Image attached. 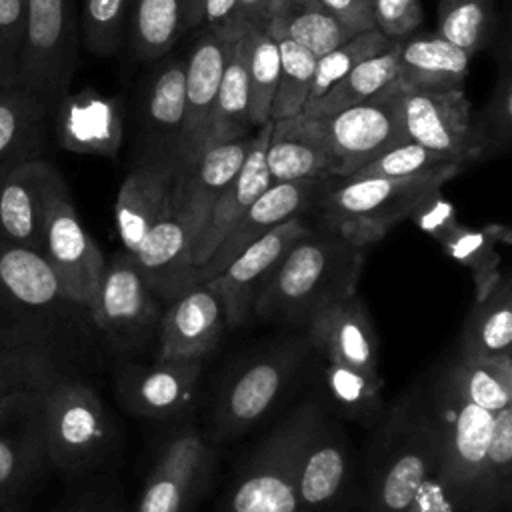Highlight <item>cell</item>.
I'll list each match as a JSON object with an SVG mask.
<instances>
[{"label":"cell","instance_id":"6da1fadb","mask_svg":"<svg viewBox=\"0 0 512 512\" xmlns=\"http://www.w3.org/2000/svg\"><path fill=\"white\" fill-rule=\"evenodd\" d=\"M92 332L88 310L64 294L42 252L0 236V334L46 350L72 372Z\"/></svg>","mask_w":512,"mask_h":512},{"label":"cell","instance_id":"7a4b0ae2","mask_svg":"<svg viewBox=\"0 0 512 512\" xmlns=\"http://www.w3.org/2000/svg\"><path fill=\"white\" fill-rule=\"evenodd\" d=\"M362 266V246L324 226L308 230L266 280L254 314L268 322L306 326L324 306L356 294Z\"/></svg>","mask_w":512,"mask_h":512},{"label":"cell","instance_id":"3957f363","mask_svg":"<svg viewBox=\"0 0 512 512\" xmlns=\"http://www.w3.org/2000/svg\"><path fill=\"white\" fill-rule=\"evenodd\" d=\"M438 472V430L428 388L416 382L376 422L366 458L368 512H404Z\"/></svg>","mask_w":512,"mask_h":512},{"label":"cell","instance_id":"277c9868","mask_svg":"<svg viewBox=\"0 0 512 512\" xmlns=\"http://www.w3.org/2000/svg\"><path fill=\"white\" fill-rule=\"evenodd\" d=\"M458 172L462 166L406 178H338L336 186H324L316 204L324 228L366 248L398 222L410 220L418 204Z\"/></svg>","mask_w":512,"mask_h":512},{"label":"cell","instance_id":"5b68a950","mask_svg":"<svg viewBox=\"0 0 512 512\" xmlns=\"http://www.w3.org/2000/svg\"><path fill=\"white\" fill-rule=\"evenodd\" d=\"M312 352L308 336L270 342L222 380L214 404L212 442L232 440L258 424L294 386Z\"/></svg>","mask_w":512,"mask_h":512},{"label":"cell","instance_id":"8992f818","mask_svg":"<svg viewBox=\"0 0 512 512\" xmlns=\"http://www.w3.org/2000/svg\"><path fill=\"white\" fill-rule=\"evenodd\" d=\"M38 414L50 466L80 474L106 458L112 446L110 416L98 392L72 372H58L46 382Z\"/></svg>","mask_w":512,"mask_h":512},{"label":"cell","instance_id":"52a82bcc","mask_svg":"<svg viewBox=\"0 0 512 512\" xmlns=\"http://www.w3.org/2000/svg\"><path fill=\"white\" fill-rule=\"evenodd\" d=\"M78 60L74 0H26L18 86L52 114L68 94Z\"/></svg>","mask_w":512,"mask_h":512},{"label":"cell","instance_id":"ba28073f","mask_svg":"<svg viewBox=\"0 0 512 512\" xmlns=\"http://www.w3.org/2000/svg\"><path fill=\"white\" fill-rule=\"evenodd\" d=\"M438 430V478L448 488L456 512H466L484 464L494 414L466 400L440 372L428 388Z\"/></svg>","mask_w":512,"mask_h":512},{"label":"cell","instance_id":"9c48e42d","mask_svg":"<svg viewBox=\"0 0 512 512\" xmlns=\"http://www.w3.org/2000/svg\"><path fill=\"white\" fill-rule=\"evenodd\" d=\"M294 412V474L302 512H340L352 480L346 436L318 402H304Z\"/></svg>","mask_w":512,"mask_h":512},{"label":"cell","instance_id":"30bf717a","mask_svg":"<svg viewBox=\"0 0 512 512\" xmlns=\"http://www.w3.org/2000/svg\"><path fill=\"white\" fill-rule=\"evenodd\" d=\"M40 252L52 266L64 294L74 304L90 310L106 258L84 228L68 184L58 170H54L48 188Z\"/></svg>","mask_w":512,"mask_h":512},{"label":"cell","instance_id":"8fae6325","mask_svg":"<svg viewBox=\"0 0 512 512\" xmlns=\"http://www.w3.org/2000/svg\"><path fill=\"white\" fill-rule=\"evenodd\" d=\"M88 314L94 330L118 352L146 348L162 316L160 300L124 250L106 260Z\"/></svg>","mask_w":512,"mask_h":512},{"label":"cell","instance_id":"7c38bea8","mask_svg":"<svg viewBox=\"0 0 512 512\" xmlns=\"http://www.w3.org/2000/svg\"><path fill=\"white\" fill-rule=\"evenodd\" d=\"M402 84L384 90L330 116H318L336 162L334 178H346L384 150L408 140L402 124Z\"/></svg>","mask_w":512,"mask_h":512},{"label":"cell","instance_id":"4fadbf2b","mask_svg":"<svg viewBox=\"0 0 512 512\" xmlns=\"http://www.w3.org/2000/svg\"><path fill=\"white\" fill-rule=\"evenodd\" d=\"M402 124L408 140L454 156L464 164L476 162L488 152L484 138L472 122V108L462 88H404Z\"/></svg>","mask_w":512,"mask_h":512},{"label":"cell","instance_id":"5bb4252c","mask_svg":"<svg viewBox=\"0 0 512 512\" xmlns=\"http://www.w3.org/2000/svg\"><path fill=\"white\" fill-rule=\"evenodd\" d=\"M296 412L282 420L240 470L226 512H302L294 474Z\"/></svg>","mask_w":512,"mask_h":512},{"label":"cell","instance_id":"9a60e30c","mask_svg":"<svg viewBox=\"0 0 512 512\" xmlns=\"http://www.w3.org/2000/svg\"><path fill=\"white\" fill-rule=\"evenodd\" d=\"M248 30H206L188 56L184 72V124L176 154L178 170L194 162L196 156L208 146L210 118L224 68L236 42Z\"/></svg>","mask_w":512,"mask_h":512},{"label":"cell","instance_id":"2e32d148","mask_svg":"<svg viewBox=\"0 0 512 512\" xmlns=\"http://www.w3.org/2000/svg\"><path fill=\"white\" fill-rule=\"evenodd\" d=\"M308 230L310 226L302 216H294L278 224L268 234L246 246L222 272L206 282L222 302L226 328H238L254 314L256 298L266 280L272 276L292 244Z\"/></svg>","mask_w":512,"mask_h":512},{"label":"cell","instance_id":"e0dca14e","mask_svg":"<svg viewBox=\"0 0 512 512\" xmlns=\"http://www.w3.org/2000/svg\"><path fill=\"white\" fill-rule=\"evenodd\" d=\"M212 462V446L186 424L162 446L134 512H186L204 484Z\"/></svg>","mask_w":512,"mask_h":512},{"label":"cell","instance_id":"ac0fdd59","mask_svg":"<svg viewBox=\"0 0 512 512\" xmlns=\"http://www.w3.org/2000/svg\"><path fill=\"white\" fill-rule=\"evenodd\" d=\"M202 360L156 358L152 364L126 362L116 372V394L124 410L144 418H172L196 396Z\"/></svg>","mask_w":512,"mask_h":512},{"label":"cell","instance_id":"d6986e66","mask_svg":"<svg viewBox=\"0 0 512 512\" xmlns=\"http://www.w3.org/2000/svg\"><path fill=\"white\" fill-rule=\"evenodd\" d=\"M324 180L272 182L240 216V220L222 238L212 256L196 268V284L208 282L222 272L246 246L268 234L278 224L304 216L320 198Z\"/></svg>","mask_w":512,"mask_h":512},{"label":"cell","instance_id":"ffe728a7","mask_svg":"<svg viewBox=\"0 0 512 512\" xmlns=\"http://www.w3.org/2000/svg\"><path fill=\"white\" fill-rule=\"evenodd\" d=\"M194 242L192 224L168 206L132 254L138 272L160 302H172L196 284Z\"/></svg>","mask_w":512,"mask_h":512},{"label":"cell","instance_id":"44dd1931","mask_svg":"<svg viewBox=\"0 0 512 512\" xmlns=\"http://www.w3.org/2000/svg\"><path fill=\"white\" fill-rule=\"evenodd\" d=\"M306 336L324 360L378 374V338L358 294L318 310L306 324Z\"/></svg>","mask_w":512,"mask_h":512},{"label":"cell","instance_id":"7402d4cb","mask_svg":"<svg viewBox=\"0 0 512 512\" xmlns=\"http://www.w3.org/2000/svg\"><path fill=\"white\" fill-rule=\"evenodd\" d=\"M58 146L86 156L112 158L124 136L122 104L92 88L68 92L52 110Z\"/></svg>","mask_w":512,"mask_h":512},{"label":"cell","instance_id":"603a6c76","mask_svg":"<svg viewBox=\"0 0 512 512\" xmlns=\"http://www.w3.org/2000/svg\"><path fill=\"white\" fill-rule=\"evenodd\" d=\"M168 304L158 322L156 358L204 360L226 328L220 298L206 282H198Z\"/></svg>","mask_w":512,"mask_h":512},{"label":"cell","instance_id":"cb8c5ba5","mask_svg":"<svg viewBox=\"0 0 512 512\" xmlns=\"http://www.w3.org/2000/svg\"><path fill=\"white\" fill-rule=\"evenodd\" d=\"M252 138L254 136H242L230 142L212 144L204 148L194 162L176 172L168 206L192 224L196 238L214 200L242 168Z\"/></svg>","mask_w":512,"mask_h":512},{"label":"cell","instance_id":"d4e9b609","mask_svg":"<svg viewBox=\"0 0 512 512\" xmlns=\"http://www.w3.org/2000/svg\"><path fill=\"white\" fill-rule=\"evenodd\" d=\"M266 168L272 182L326 180L334 176L336 162L328 148L318 116L300 112L272 120L266 146Z\"/></svg>","mask_w":512,"mask_h":512},{"label":"cell","instance_id":"484cf974","mask_svg":"<svg viewBox=\"0 0 512 512\" xmlns=\"http://www.w3.org/2000/svg\"><path fill=\"white\" fill-rule=\"evenodd\" d=\"M272 132V120L258 126L252 138L248 156L238 174L214 200L206 222L194 242V266L200 268L212 252L218 248L222 238L250 208V204L272 184L266 168V146Z\"/></svg>","mask_w":512,"mask_h":512},{"label":"cell","instance_id":"4316f807","mask_svg":"<svg viewBox=\"0 0 512 512\" xmlns=\"http://www.w3.org/2000/svg\"><path fill=\"white\" fill-rule=\"evenodd\" d=\"M54 170L50 162L36 158L18 164L0 180V236L4 240L40 252Z\"/></svg>","mask_w":512,"mask_h":512},{"label":"cell","instance_id":"83f0119b","mask_svg":"<svg viewBox=\"0 0 512 512\" xmlns=\"http://www.w3.org/2000/svg\"><path fill=\"white\" fill-rule=\"evenodd\" d=\"M176 172V166L138 162L124 176L114 204V218L122 250L130 256L166 212Z\"/></svg>","mask_w":512,"mask_h":512},{"label":"cell","instance_id":"f1b7e54d","mask_svg":"<svg viewBox=\"0 0 512 512\" xmlns=\"http://www.w3.org/2000/svg\"><path fill=\"white\" fill-rule=\"evenodd\" d=\"M184 72L186 60H172L162 66L144 98V128L140 162L176 166L178 144L184 124ZM178 170V168H176Z\"/></svg>","mask_w":512,"mask_h":512},{"label":"cell","instance_id":"f546056e","mask_svg":"<svg viewBox=\"0 0 512 512\" xmlns=\"http://www.w3.org/2000/svg\"><path fill=\"white\" fill-rule=\"evenodd\" d=\"M470 58L466 50L438 34L406 38L398 50L396 82L416 90L462 88L468 78Z\"/></svg>","mask_w":512,"mask_h":512},{"label":"cell","instance_id":"4dcf8cb0","mask_svg":"<svg viewBox=\"0 0 512 512\" xmlns=\"http://www.w3.org/2000/svg\"><path fill=\"white\" fill-rule=\"evenodd\" d=\"M48 464L36 400L0 422V504L28 488Z\"/></svg>","mask_w":512,"mask_h":512},{"label":"cell","instance_id":"1f68e13d","mask_svg":"<svg viewBox=\"0 0 512 512\" xmlns=\"http://www.w3.org/2000/svg\"><path fill=\"white\" fill-rule=\"evenodd\" d=\"M48 116L22 86L0 88V180L18 164L42 158Z\"/></svg>","mask_w":512,"mask_h":512},{"label":"cell","instance_id":"d6a6232c","mask_svg":"<svg viewBox=\"0 0 512 512\" xmlns=\"http://www.w3.org/2000/svg\"><path fill=\"white\" fill-rule=\"evenodd\" d=\"M436 242L442 246L450 260L470 272L474 284V300H478L484 298L504 274L498 246L510 244V228L500 224L472 228L456 220L436 238Z\"/></svg>","mask_w":512,"mask_h":512},{"label":"cell","instance_id":"836d02e7","mask_svg":"<svg viewBox=\"0 0 512 512\" xmlns=\"http://www.w3.org/2000/svg\"><path fill=\"white\" fill-rule=\"evenodd\" d=\"M264 30L300 44L316 58L358 34L332 16L318 0H274Z\"/></svg>","mask_w":512,"mask_h":512},{"label":"cell","instance_id":"e575fe53","mask_svg":"<svg viewBox=\"0 0 512 512\" xmlns=\"http://www.w3.org/2000/svg\"><path fill=\"white\" fill-rule=\"evenodd\" d=\"M512 280L508 272L484 296L474 300L462 326L458 352L476 358L512 354Z\"/></svg>","mask_w":512,"mask_h":512},{"label":"cell","instance_id":"d590c367","mask_svg":"<svg viewBox=\"0 0 512 512\" xmlns=\"http://www.w3.org/2000/svg\"><path fill=\"white\" fill-rule=\"evenodd\" d=\"M252 42V28L240 36L236 42L228 64L224 68L220 88L216 94L208 146L230 142L248 136L250 114H248V54ZM206 146V148H208Z\"/></svg>","mask_w":512,"mask_h":512},{"label":"cell","instance_id":"8d00e7d4","mask_svg":"<svg viewBox=\"0 0 512 512\" xmlns=\"http://www.w3.org/2000/svg\"><path fill=\"white\" fill-rule=\"evenodd\" d=\"M440 374L466 400L492 414L512 404V354L476 358L456 352Z\"/></svg>","mask_w":512,"mask_h":512},{"label":"cell","instance_id":"74e56055","mask_svg":"<svg viewBox=\"0 0 512 512\" xmlns=\"http://www.w3.org/2000/svg\"><path fill=\"white\" fill-rule=\"evenodd\" d=\"M512 488V404L494 414L488 452L466 512H500Z\"/></svg>","mask_w":512,"mask_h":512},{"label":"cell","instance_id":"f35d334b","mask_svg":"<svg viewBox=\"0 0 512 512\" xmlns=\"http://www.w3.org/2000/svg\"><path fill=\"white\" fill-rule=\"evenodd\" d=\"M398 50H400V42H396L392 48L380 54H374L362 60L342 80H338L324 96L308 104L302 112L312 116H330L378 94L390 82L396 80Z\"/></svg>","mask_w":512,"mask_h":512},{"label":"cell","instance_id":"ab89813d","mask_svg":"<svg viewBox=\"0 0 512 512\" xmlns=\"http://www.w3.org/2000/svg\"><path fill=\"white\" fill-rule=\"evenodd\" d=\"M58 372H68L44 350H24L0 362V422L32 406L46 382Z\"/></svg>","mask_w":512,"mask_h":512},{"label":"cell","instance_id":"60d3db41","mask_svg":"<svg viewBox=\"0 0 512 512\" xmlns=\"http://www.w3.org/2000/svg\"><path fill=\"white\" fill-rule=\"evenodd\" d=\"M130 40L140 60L164 56L184 32L182 0H130Z\"/></svg>","mask_w":512,"mask_h":512},{"label":"cell","instance_id":"b9f144b4","mask_svg":"<svg viewBox=\"0 0 512 512\" xmlns=\"http://www.w3.org/2000/svg\"><path fill=\"white\" fill-rule=\"evenodd\" d=\"M324 384L340 414L366 426H376L384 414L380 374H368L344 364L324 360Z\"/></svg>","mask_w":512,"mask_h":512},{"label":"cell","instance_id":"7bdbcfd3","mask_svg":"<svg viewBox=\"0 0 512 512\" xmlns=\"http://www.w3.org/2000/svg\"><path fill=\"white\" fill-rule=\"evenodd\" d=\"M272 38L278 44L280 70H278V84L272 100L270 118L280 120V118L296 116L304 110L310 88H312L316 56L310 50L302 48L300 44L284 36H272Z\"/></svg>","mask_w":512,"mask_h":512},{"label":"cell","instance_id":"ee69618b","mask_svg":"<svg viewBox=\"0 0 512 512\" xmlns=\"http://www.w3.org/2000/svg\"><path fill=\"white\" fill-rule=\"evenodd\" d=\"M492 0H438V36L474 56L492 34Z\"/></svg>","mask_w":512,"mask_h":512},{"label":"cell","instance_id":"f6af8a7d","mask_svg":"<svg viewBox=\"0 0 512 512\" xmlns=\"http://www.w3.org/2000/svg\"><path fill=\"white\" fill-rule=\"evenodd\" d=\"M280 56L276 40L264 28H252L248 54V114L252 128L270 122L272 100L278 84Z\"/></svg>","mask_w":512,"mask_h":512},{"label":"cell","instance_id":"bcb514c9","mask_svg":"<svg viewBox=\"0 0 512 512\" xmlns=\"http://www.w3.org/2000/svg\"><path fill=\"white\" fill-rule=\"evenodd\" d=\"M394 44L396 42L386 38L382 32H378L376 28H370V30L358 32L344 44H340L334 50L326 52L324 56L316 58L312 88H310L306 106L316 102L320 96H324L338 80H342L362 60H366L374 54H380V52L392 48Z\"/></svg>","mask_w":512,"mask_h":512},{"label":"cell","instance_id":"7dc6e473","mask_svg":"<svg viewBox=\"0 0 512 512\" xmlns=\"http://www.w3.org/2000/svg\"><path fill=\"white\" fill-rule=\"evenodd\" d=\"M448 166H466L462 160L424 148L412 140H404L380 156L364 164L360 170L346 178H406L436 172Z\"/></svg>","mask_w":512,"mask_h":512},{"label":"cell","instance_id":"c3c4849f","mask_svg":"<svg viewBox=\"0 0 512 512\" xmlns=\"http://www.w3.org/2000/svg\"><path fill=\"white\" fill-rule=\"evenodd\" d=\"M488 152H500L510 146L512 138V58L504 40L498 54V74L490 98L476 124Z\"/></svg>","mask_w":512,"mask_h":512},{"label":"cell","instance_id":"681fc988","mask_svg":"<svg viewBox=\"0 0 512 512\" xmlns=\"http://www.w3.org/2000/svg\"><path fill=\"white\" fill-rule=\"evenodd\" d=\"M128 2L130 0H82V40L90 52L108 56L118 50Z\"/></svg>","mask_w":512,"mask_h":512},{"label":"cell","instance_id":"f907efd6","mask_svg":"<svg viewBox=\"0 0 512 512\" xmlns=\"http://www.w3.org/2000/svg\"><path fill=\"white\" fill-rule=\"evenodd\" d=\"M26 0H0V88L18 86Z\"/></svg>","mask_w":512,"mask_h":512},{"label":"cell","instance_id":"816d5d0a","mask_svg":"<svg viewBox=\"0 0 512 512\" xmlns=\"http://www.w3.org/2000/svg\"><path fill=\"white\" fill-rule=\"evenodd\" d=\"M184 32L196 26H208L218 32H240L248 26L240 16L238 0H182Z\"/></svg>","mask_w":512,"mask_h":512},{"label":"cell","instance_id":"f5cc1de1","mask_svg":"<svg viewBox=\"0 0 512 512\" xmlns=\"http://www.w3.org/2000/svg\"><path fill=\"white\" fill-rule=\"evenodd\" d=\"M372 16L378 32L402 42L422 24L424 10L420 0H372Z\"/></svg>","mask_w":512,"mask_h":512},{"label":"cell","instance_id":"db71d44e","mask_svg":"<svg viewBox=\"0 0 512 512\" xmlns=\"http://www.w3.org/2000/svg\"><path fill=\"white\" fill-rule=\"evenodd\" d=\"M410 220L428 236L434 240L448 228L452 226L458 218L454 212V206L442 196L440 190L432 192L428 198H424L418 208L412 212Z\"/></svg>","mask_w":512,"mask_h":512},{"label":"cell","instance_id":"11a10c76","mask_svg":"<svg viewBox=\"0 0 512 512\" xmlns=\"http://www.w3.org/2000/svg\"><path fill=\"white\" fill-rule=\"evenodd\" d=\"M404 512H456V504L444 482L434 474L418 486Z\"/></svg>","mask_w":512,"mask_h":512},{"label":"cell","instance_id":"9f6ffc18","mask_svg":"<svg viewBox=\"0 0 512 512\" xmlns=\"http://www.w3.org/2000/svg\"><path fill=\"white\" fill-rule=\"evenodd\" d=\"M60 512H126V508L116 488L92 486L72 498Z\"/></svg>","mask_w":512,"mask_h":512},{"label":"cell","instance_id":"6f0895ef","mask_svg":"<svg viewBox=\"0 0 512 512\" xmlns=\"http://www.w3.org/2000/svg\"><path fill=\"white\" fill-rule=\"evenodd\" d=\"M332 16L354 32L374 28L372 0H318Z\"/></svg>","mask_w":512,"mask_h":512},{"label":"cell","instance_id":"680465c9","mask_svg":"<svg viewBox=\"0 0 512 512\" xmlns=\"http://www.w3.org/2000/svg\"><path fill=\"white\" fill-rule=\"evenodd\" d=\"M274 0H238L242 20L252 28H264Z\"/></svg>","mask_w":512,"mask_h":512},{"label":"cell","instance_id":"91938a15","mask_svg":"<svg viewBox=\"0 0 512 512\" xmlns=\"http://www.w3.org/2000/svg\"><path fill=\"white\" fill-rule=\"evenodd\" d=\"M32 348H34V346L20 344V342H16V340H12V338L0 334V362L8 360V358H12V356H16V354H20V352H24V350H32ZM36 350H40V348H36ZM44 352H46V350H44ZM52 358H54V356H52Z\"/></svg>","mask_w":512,"mask_h":512}]
</instances>
